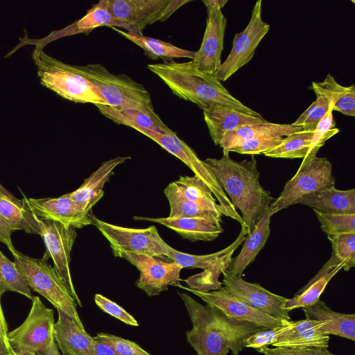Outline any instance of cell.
I'll list each match as a JSON object with an SVG mask.
<instances>
[{"label": "cell", "instance_id": "obj_1", "mask_svg": "<svg viewBox=\"0 0 355 355\" xmlns=\"http://www.w3.org/2000/svg\"><path fill=\"white\" fill-rule=\"evenodd\" d=\"M182 300L192 329L187 331V341L198 355H239L247 338L268 328L227 317L218 309L200 304L191 295L178 292Z\"/></svg>", "mask_w": 355, "mask_h": 355}, {"label": "cell", "instance_id": "obj_2", "mask_svg": "<svg viewBox=\"0 0 355 355\" xmlns=\"http://www.w3.org/2000/svg\"><path fill=\"white\" fill-rule=\"evenodd\" d=\"M204 162L234 208L240 211L243 225L250 233L275 201L270 192L260 184L254 155L237 162L230 157V153L223 151L221 158H207Z\"/></svg>", "mask_w": 355, "mask_h": 355}, {"label": "cell", "instance_id": "obj_3", "mask_svg": "<svg viewBox=\"0 0 355 355\" xmlns=\"http://www.w3.org/2000/svg\"><path fill=\"white\" fill-rule=\"evenodd\" d=\"M147 68L157 76L174 95L197 105L202 110L221 107L262 116L234 97L214 76L197 69L191 61L149 64Z\"/></svg>", "mask_w": 355, "mask_h": 355}, {"label": "cell", "instance_id": "obj_4", "mask_svg": "<svg viewBox=\"0 0 355 355\" xmlns=\"http://www.w3.org/2000/svg\"><path fill=\"white\" fill-rule=\"evenodd\" d=\"M75 67L99 91L107 106L119 112L136 110L151 115L157 114L148 90L127 75L113 74L100 64Z\"/></svg>", "mask_w": 355, "mask_h": 355}, {"label": "cell", "instance_id": "obj_5", "mask_svg": "<svg viewBox=\"0 0 355 355\" xmlns=\"http://www.w3.org/2000/svg\"><path fill=\"white\" fill-rule=\"evenodd\" d=\"M32 59L44 87L72 102L107 106L99 91L78 72L75 65L51 57L43 50H33Z\"/></svg>", "mask_w": 355, "mask_h": 355}, {"label": "cell", "instance_id": "obj_6", "mask_svg": "<svg viewBox=\"0 0 355 355\" xmlns=\"http://www.w3.org/2000/svg\"><path fill=\"white\" fill-rule=\"evenodd\" d=\"M12 256L19 272L28 287L85 329L77 311L78 305L55 268L42 258H33L17 250Z\"/></svg>", "mask_w": 355, "mask_h": 355}, {"label": "cell", "instance_id": "obj_7", "mask_svg": "<svg viewBox=\"0 0 355 355\" xmlns=\"http://www.w3.org/2000/svg\"><path fill=\"white\" fill-rule=\"evenodd\" d=\"M131 128L153 140L166 151L180 159L193 172L194 175L209 187L218 204L225 210L227 216L239 222L241 225L243 224L241 216L232 204L210 168L198 157L189 146L177 136L175 132L162 133L136 125H132Z\"/></svg>", "mask_w": 355, "mask_h": 355}, {"label": "cell", "instance_id": "obj_8", "mask_svg": "<svg viewBox=\"0 0 355 355\" xmlns=\"http://www.w3.org/2000/svg\"><path fill=\"white\" fill-rule=\"evenodd\" d=\"M94 225L109 241L113 255L121 258L125 253L148 254L156 258H166L167 243L161 238L155 226L145 229L128 228L113 225L97 218L90 214Z\"/></svg>", "mask_w": 355, "mask_h": 355}, {"label": "cell", "instance_id": "obj_9", "mask_svg": "<svg viewBox=\"0 0 355 355\" xmlns=\"http://www.w3.org/2000/svg\"><path fill=\"white\" fill-rule=\"evenodd\" d=\"M335 186L333 166L326 157L306 156L294 176L285 184L275 200V214L297 204L305 195Z\"/></svg>", "mask_w": 355, "mask_h": 355}, {"label": "cell", "instance_id": "obj_10", "mask_svg": "<svg viewBox=\"0 0 355 355\" xmlns=\"http://www.w3.org/2000/svg\"><path fill=\"white\" fill-rule=\"evenodd\" d=\"M25 320L8 331V340L12 351H29L38 354L46 351L54 340V312L38 296H33Z\"/></svg>", "mask_w": 355, "mask_h": 355}, {"label": "cell", "instance_id": "obj_11", "mask_svg": "<svg viewBox=\"0 0 355 355\" xmlns=\"http://www.w3.org/2000/svg\"><path fill=\"white\" fill-rule=\"evenodd\" d=\"M190 0H104L111 15L127 24L132 34L142 35L148 25L165 21Z\"/></svg>", "mask_w": 355, "mask_h": 355}, {"label": "cell", "instance_id": "obj_12", "mask_svg": "<svg viewBox=\"0 0 355 355\" xmlns=\"http://www.w3.org/2000/svg\"><path fill=\"white\" fill-rule=\"evenodd\" d=\"M38 223L40 236L46 247L42 259L47 261L51 258L53 260V268L63 279L77 305L82 307L70 271L71 252L77 236L76 228L39 218Z\"/></svg>", "mask_w": 355, "mask_h": 355}, {"label": "cell", "instance_id": "obj_13", "mask_svg": "<svg viewBox=\"0 0 355 355\" xmlns=\"http://www.w3.org/2000/svg\"><path fill=\"white\" fill-rule=\"evenodd\" d=\"M261 14L262 1L259 0L253 6L247 26L235 34L229 55L214 75L220 82L227 80L252 60L258 45L270 30Z\"/></svg>", "mask_w": 355, "mask_h": 355}, {"label": "cell", "instance_id": "obj_14", "mask_svg": "<svg viewBox=\"0 0 355 355\" xmlns=\"http://www.w3.org/2000/svg\"><path fill=\"white\" fill-rule=\"evenodd\" d=\"M121 258L138 269L139 277L135 285L149 297L158 295L167 291L168 286H175L182 281L180 272L183 268L174 261L166 262L148 254L137 253H125Z\"/></svg>", "mask_w": 355, "mask_h": 355}, {"label": "cell", "instance_id": "obj_15", "mask_svg": "<svg viewBox=\"0 0 355 355\" xmlns=\"http://www.w3.org/2000/svg\"><path fill=\"white\" fill-rule=\"evenodd\" d=\"M225 287L237 298L270 316L281 321H291L289 311L284 309L288 298L275 294L257 283L245 281L242 277L223 272Z\"/></svg>", "mask_w": 355, "mask_h": 355}, {"label": "cell", "instance_id": "obj_16", "mask_svg": "<svg viewBox=\"0 0 355 355\" xmlns=\"http://www.w3.org/2000/svg\"><path fill=\"white\" fill-rule=\"evenodd\" d=\"M175 286L191 292L206 304L220 310L227 317L242 322H248L268 329L289 324L291 321H281L248 305L232 295L225 286L219 290L200 292L180 284Z\"/></svg>", "mask_w": 355, "mask_h": 355}, {"label": "cell", "instance_id": "obj_17", "mask_svg": "<svg viewBox=\"0 0 355 355\" xmlns=\"http://www.w3.org/2000/svg\"><path fill=\"white\" fill-rule=\"evenodd\" d=\"M23 200L39 218L58 222L66 226L82 228L92 225L89 208L76 202L67 194L57 198H27Z\"/></svg>", "mask_w": 355, "mask_h": 355}, {"label": "cell", "instance_id": "obj_18", "mask_svg": "<svg viewBox=\"0 0 355 355\" xmlns=\"http://www.w3.org/2000/svg\"><path fill=\"white\" fill-rule=\"evenodd\" d=\"M119 27L124 28L127 32L132 33L130 28L125 24L114 17L108 11L104 0L99 1L89 9L85 15L70 25L57 31L51 32L46 37L42 39L19 38L20 43L6 57L9 56L21 46L26 44H34L35 51H42L49 43L66 36H71L80 33L89 34L94 29L101 26Z\"/></svg>", "mask_w": 355, "mask_h": 355}, {"label": "cell", "instance_id": "obj_19", "mask_svg": "<svg viewBox=\"0 0 355 355\" xmlns=\"http://www.w3.org/2000/svg\"><path fill=\"white\" fill-rule=\"evenodd\" d=\"M227 26V19L222 10L207 12L206 28L202 43L192 65L204 73L214 75L221 65V54Z\"/></svg>", "mask_w": 355, "mask_h": 355}, {"label": "cell", "instance_id": "obj_20", "mask_svg": "<svg viewBox=\"0 0 355 355\" xmlns=\"http://www.w3.org/2000/svg\"><path fill=\"white\" fill-rule=\"evenodd\" d=\"M54 340L64 355H94V338L67 315L57 310Z\"/></svg>", "mask_w": 355, "mask_h": 355}, {"label": "cell", "instance_id": "obj_21", "mask_svg": "<svg viewBox=\"0 0 355 355\" xmlns=\"http://www.w3.org/2000/svg\"><path fill=\"white\" fill-rule=\"evenodd\" d=\"M322 325L320 321L308 319L293 321L290 328L280 334L271 345L295 349H327L329 336L320 331Z\"/></svg>", "mask_w": 355, "mask_h": 355}, {"label": "cell", "instance_id": "obj_22", "mask_svg": "<svg viewBox=\"0 0 355 355\" xmlns=\"http://www.w3.org/2000/svg\"><path fill=\"white\" fill-rule=\"evenodd\" d=\"M137 220H147L162 225L178 233L183 239L195 242L211 241L216 239L224 229L221 223L199 218H148L134 216Z\"/></svg>", "mask_w": 355, "mask_h": 355}, {"label": "cell", "instance_id": "obj_23", "mask_svg": "<svg viewBox=\"0 0 355 355\" xmlns=\"http://www.w3.org/2000/svg\"><path fill=\"white\" fill-rule=\"evenodd\" d=\"M204 119L214 144L219 146L223 135L248 125L267 123L262 116H254L241 112L221 107L203 110Z\"/></svg>", "mask_w": 355, "mask_h": 355}, {"label": "cell", "instance_id": "obj_24", "mask_svg": "<svg viewBox=\"0 0 355 355\" xmlns=\"http://www.w3.org/2000/svg\"><path fill=\"white\" fill-rule=\"evenodd\" d=\"M273 214H275L274 202L253 231L247 234L240 253L231 259L227 268L230 273L242 277L245 268L255 260L270 234V223Z\"/></svg>", "mask_w": 355, "mask_h": 355}, {"label": "cell", "instance_id": "obj_25", "mask_svg": "<svg viewBox=\"0 0 355 355\" xmlns=\"http://www.w3.org/2000/svg\"><path fill=\"white\" fill-rule=\"evenodd\" d=\"M306 319L323 323L320 331L326 335H336L355 340V315L336 312L319 300L308 307L302 308Z\"/></svg>", "mask_w": 355, "mask_h": 355}, {"label": "cell", "instance_id": "obj_26", "mask_svg": "<svg viewBox=\"0 0 355 355\" xmlns=\"http://www.w3.org/2000/svg\"><path fill=\"white\" fill-rule=\"evenodd\" d=\"M297 204L336 214H355V189L339 190L335 186L325 187L305 195Z\"/></svg>", "mask_w": 355, "mask_h": 355}, {"label": "cell", "instance_id": "obj_27", "mask_svg": "<svg viewBox=\"0 0 355 355\" xmlns=\"http://www.w3.org/2000/svg\"><path fill=\"white\" fill-rule=\"evenodd\" d=\"M130 159V156L116 157L104 162L76 190L67 193V196L92 208L103 196V188L115 168Z\"/></svg>", "mask_w": 355, "mask_h": 355}, {"label": "cell", "instance_id": "obj_28", "mask_svg": "<svg viewBox=\"0 0 355 355\" xmlns=\"http://www.w3.org/2000/svg\"><path fill=\"white\" fill-rule=\"evenodd\" d=\"M301 126L291 124L267 123L248 125L225 133L222 137L219 146L223 151L229 152L232 147L248 139L259 137H284L294 132L302 131Z\"/></svg>", "mask_w": 355, "mask_h": 355}, {"label": "cell", "instance_id": "obj_29", "mask_svg": "<svg viewBox=\"0 0 355 355\" xmlns=\"http://www.w3.org/2000/svg\"><path fill=\"white\" fill-rule=\"evenodd\" d=\"M327 238L331 242L332 248L330 259L302 288L308 287L337 266L343 265V269L345 271H348L355 266V233L344 232L330 234L327 235Z\"/></svg>", "mask_w": 355, "mask_h": 355}, {"label": "cell", "instance_id": "obj_30", "mask_svg": "<svg viewBox=\"0 0 355 355\" xmlns=\"http://www.w3.org/2000/svg\"><path fill=\"white\" fill-rule=\"evenodd\" d=\"M311 89L315 94L325 96L331 103L333 112H339L349 116H355V85H340L328 73L322 82H313Z\"/></svg>", "mask_w": 355, "mask_h": 355}, {"label": "cell", "instance_id": "obj_31", "mask_svg": "<svg viewBox=\"0 0 355 355\" xmlns=\"http://www.w3.org/2000/svg\"><path fill=\"white\" fill-rule=\"evenodd\" d=\"M0 214L12 231L40 235L38 218L25 205L23 199L10 198L0 190Z\"/></svg>", "mask_w": 355, "mask_h": 355}, {"label": "cell", "instance_id": "obj_32", "mask_svg": "<svg viewBox=\"0 0 355 355\" xmlns=\"http://www.w3.org/2000/svg\"><path fill=\"white\" fill-rule=\"evenodd\" d=\"M141 47L144 54L153 60L186 58L193 59L196 51L179 48L169 42L144 35L132 34L116 27H110Z\"/></svg>", "mask_w": 355, "mask_h": 355}, {"label": "cell", "instance_id": "obj_33", "mask_svg": "<svg viewBox=\"0 0 355 355\" xmlns=\"http://www.w3.org/2000/svg\"><path fill=\"white\" fill-rule=\"evenodd\" d=\"M170 205L169 218H199L221 223L223 214L184 199L173 182L164 190Z\"/></svg>", "mask_w": 355, "mask_h": 355}, {"label": "cell", "instance_id": "obj_34", "mask_svg": "<svg viewBox=\"0 0 355 355\" xmlns=\"http://www.w3.org/2000/svg\"><path fill=\"white\" fill-rule=\"evenodd\" d=\"M248 234L245 225H241V230L236 239L225 248L208 254L196 255L180 252L167 245L164 254L166 258L174 261L184 268H201L205 270L216 261L232 250H236L244 241Z\"/></svg>", "mask_w": 355, "mask_h": 355}, {"label": "cell", "instance_id": "obj_35", "mask_svg": "<svg viewBox=\"0 0 355 355\" xmlns=\"http://www.w3.org/2000/svg\"><path fill=\"white\" fill-rule=\"evenodd\" d=\"M173 184L184 199L227 216L223 207L217 203L209 187L197 176H180Z\"/></svg>", "mask_w": 355, "mask_h": 355}, {"label": "cell", "instance_id": "obj_36", "mask_svg": "<svg viewBox=\"0 0 355 355\" xmlns=\"http://www.w3.org/2000/svg\"><path fill=\"white\" fill-rule=\"evenodd\" d=\"M313 132L298 131L284 137L274 148L263 153L272 158L296 159L306 157L309 152Z\"/></svg>", "mask_w": 355, "mask_h": 355}, {"label": "cell", "instance_id": "obj_37", "mask_svg": "<svg viewBox=\"0 0 355 355\" xmlns=\"http://www.w3.org/2000/svg\"><path fill=\"white\" fill-rule=\"evenodd\" d=\"M234 252V250H232L227 253L202 272L186 279L184 282L189 286L188 288L204 293L220 289L223 284L218 281V277L220 273L227 270Z\"/></svg>", "mask_w": 355, "mask_h": 355}, {"label": "cell", "instance_id": "obj_38", "mask_svg": "<svg viewBox=\"0 0 355 355\" xmlns=\"http://www.w3.org/2000/svg\"><path fill=\"white\" fill-rule=\"evenodd\" d=\"M343 266L335 267L328 273L305 288H301L293 298L288 299L284 304V309L291 311L295 309L311 306L320 300V297L329 281L343 269Z\"/></svg>", "mask_w": 355, "mask_h": 355}, {"label": "cell", "instance_id": "obj_39", "mask_svg": "<svg viewBox=\"0 0 355 355\" xmlns=\"http://www.w3.org/2000/svg\"><path fill=\"white\" fill-rule=\"evenodd\" d=\"M0 284L5 292L10 291L24 295L30 300L33 296L31 288L19 272L15 262L0 250Z\"/></svg>", "mask_w": 355, "mask_h": 355}, {"label": "cell", "instance_id": "obj_40", "mask_svg": "<svg viewBox=\"0 0 355 355\" xmlns=\"http://www.w3.org/2000/svg\"><path fill=\"white\" fill-rule=\"evenodd\" d=\"M313 209L320 223L321 230L327 235L355 233V214H336Z\"/></svg>", "mask_w": 355, "mask_h": 355}, {"label": "cell", "instance_id": "obj_41", "mask_svg": "<svg viewBox=\"0 0 355 355\" xmlns=\"http://www.w3.org/2000/svg\"><path fill=\"white\" fill-rule=\"evenodd\" d=\"M330 107L331 103L325 96L317 95L316 99L293 124L301 126L304 131L313 132Z\"/></svg>", "mask_w": 355, "mask_h": 355}, {"label": "cell", "instance_id": "obj_42", "mask_svg": "<svg viewBox=\"0 0 355 355\" xmlns=\"http://www.w3.org/2000/svg\"><path fill=\"white\" fill-rule=\"evenodd\" d=\"M336 128L331 106L313 131L309 152L306 156H316L320 148L331 137L339 132Z\"/></svg>", "mask_w": 355, "mask_h": 355}, {"label": "cell", "instance_id": "obj_43", "mask_svg": "<svg viewBox=\"0 0 355 355\" xmlns=\"http://www.w3.org/2000/svg\"><path fill=\"white\" fill-rule=\"evenodd\" d=\"M284 137H259L245 140L232 147L229 152H235L243 155H260L278 146Z\"/></svg>", "mask_w": 355, "mask_h": 355}, {"label": "cell", "instance_id": "obj_44", "mask_svg": "<svg viewBox=\"0 0 355 355\" xmlns=\"http://www.w3.org/2000/svg\"><path fill=\"white\" fill-rule=\"evenodd\" d=\"M95 337L110 345L118 355H150L136 343L121 337L103 332Z\"/></svg>", "mask_w": 355, "mask_h": 355}, {"label": "cell", "instance_id": "obj_45", "mask_svg": "<svg viewBox=\"0 0 355 355\" xmlns=\"http://www.w3.org/2000/svg\"><path fill=\"white\" fill-rule=\"evenodd\" d=\"M94 302L103 312L119 320L121 322L134 327L139 326L137 320L122 306L101 294H95Z\"/></svg>", "mask_w": 355, "mask_h": 355}, {"label": "cell", "instance_id": "obj_46", "mask_svg": "<svg viewBox=\"0 0 355 355\" xmlns=\"http://www.w3.org/2000/svg\"><path fill=\"white\" fill-rule=\"evenodd\" d=\"M293 323V321L292 320L289 324L266 329L251 335L246 340L245 347H251L257 350L261 347L271 345L276 338L290 328Z\"/></svg>", "mask_w": 355, "mask_h": 355}, {"label": "cell", "instance_id": "obj_47", "mask_svg": "<svg viewBox=\"0 0 355 355\" xmlns=\"http://www.w3.org/2000/svg\"><path fill=\"white\" fill-rule=\"evenodd\" d=\"M265 355H325L328 352L325 348L295 349L282 347L270 348L261 347L257 350Z\"/></svg>", "mask_w": 355, "mask_h": 355}, {"label": "cell", "instance_id": "obj_48", "mask_svg": "<svg viewBox=\"0 0 355 355\" xmlns=\"http://www.w3.org/2000/svg\"><path fill=\"white\" fill-rule=\"evenodd\" d=\"M12 232L13 231L8 222L0 214V242L6 245L12 254L17 251L11 239V234Z\"/></svg>", "mask_w": 355, "mask_h": 355}, {"label": "cell", "instance_id": "obj_49", "mask_svg": "<svg viewBox=\"0 0 355 355\" xmlns=\"http://www.w3.org/2000/svg\"><path fill=\"white\" fill-rule=\"evenodd\" d=\"M5 293V291L3 289L2 286L0 284V339L5 345L7 354L12 352L8 340V324L6 320V318L3 314V311L1 306V296Z\"/></svg>", "mask_w": 355, "mask_h": 355}, {"label": "cell", "instance_id": "obj_50", "mask_svg": "<svg viewBox=\"0 0 355 355\" xmlns=\"http://www.w3.org/2000/svg\"><path fill=\"white\" fill-rule=\"evenodd\" d=\"M94 338V355H118L110 345L96 338L95 336Z\"/></svg>", "mask_w": 355, "mask_h": 355}, {"label": "cell", "instance_id": "obj_51", "mask_svg": "<svg viewBox=\"0 0 355 355\" xmlns=\"http://www.w3.org/2000/svg\"><path fill=\"white\" fill-rule=\"evenodd\" d=\"M228 0H206L203 1L206 8L207 12H212L216 10H221L226 3H227Z\"/></svg>", "mask_w": 355, "mask_h": 355}, {"label": "cell", "instance_id": "obj_52", "mask_svg": "<svg viewBox=\"0 0 355 355\" xmlns=\"http://www.w3.org/2000/svg\"><path fill=\"white\" fill-rule=\"evenodd\" d=\"M37 355H61L58 347L54 341L53 344L51 345V347L47 349L46 351L38 354Z\"/></svg>", "mask_w": 355, "mask_h": 355}, {"label": "cell", "instance_id": "obj_53", "mask_svg": "<svg viewBox=\"0 0 355 355\" xmlns=\"http://www.w3.org/2000/svg\"><path fill=\"white\" fill-rule=\"evenodd\" d=\"M6 355H37L35 352H29V351H12L10 353L7 354Z\"/></svg>", "mask_w": 355, "mask_h": 355}, {"label": "cell", "instance_id": "obj_54", "mask_svg": "<svg viewBox=\"0 0 355 355\" xmlns=\"http://www.w3.org/2000/svg\"><path fill=\"white\" fill-rule=\"evenodd\" d=\"M7 353L6 347L0 339V355H6Z\"/></svg>", "mask_w": 355, "mask_h": 355}, {"label": "cell", "instance_id": "obj_55", "mask_svg": "<svg viewBox=\"0 0 355 355\" xmlns=\"http://www.w3.org/2000/svg\"><path fill=\"white\" fill-rule=\"evenodd\" d=\"M0 190L6 196L10 198H16L14 197L10 193H9L1 184H0Z\"/></svg>", "mask_w": 355, "mask_h": 355}, {"label": "cell", "instance_id": "obj_56", "mask_svg": "<svg viewBox=\"0 0 355 355\" xmlns=\"http://www.w3.org/2000/svg\"><path fill=\"white\" fill-rule=\"evenodd\" d=\"M325 355H334V354H331L330 352H328V353H327V354H325Z\"/></svg>", "mask_w": 355, "mask_h": 355}]
</instances>
